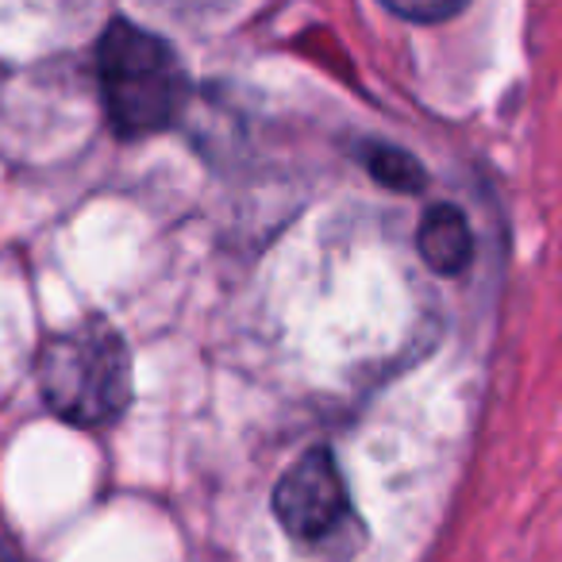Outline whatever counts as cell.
I'll return each mask as SVG.
<instances>
[{
    "instance_id": "6",
    "label": "cell",
    "mask_w": 562,
    "mask_h": 562,
    "mask_svg": "<svg viewBox=\"0 0 562 562\" xmlns=\"http://www.w3.org/2000/svg\"><path fill=\"white\" fill-rule=\"evenodd\" d=\"M385 12L405 20V24H443V20L459 16L462 4H451V0H431V4H424V0H408V4L385 0Z\"/></svg>"
},
{
    "instance_id": "7",
    "label": "cell",
    "mask_w": 562,
    "mask_h": 562,
    "mask_svg": "<svg viewBox=\"0 0 562 562\" xmlns=\"http://www.w3.org/2000/svg\"><path fill=\"white\" fill-rule=\"evenodd\" d=\"M0 562H24V559H20V551L9 543V539H0Z\"/></svg>"
},
{
    "instance_id": "3",
    "label": "cell",
    "mask_w": 562,
    "mask_h": 562,
    "mask_svg": "<svg viewBox=\"0 0 562 562\" xmlns=\"http://www.w3.org/2000/svg\"><path fill=\"white\" fill-rule=\"evenodd\" d=\"M273 516L297 543H328L351 520L344 474L328 447H313L281 474L273 490Z\"/></svg>"
},
{
    "instance_id": "2",
    "label": "cell",
    "mask_w": 562,
    "mask_h": 562,
    "mask_svg": "<svg viewBox=\"0 0 562 562\" xmlns=\"http://www.w3.org/2000/svg\"><path fill=\"white\" fill-rule=\"evenodd\" d=\"M97 78L109 124L124 139L166 132L189 101V78L178 50L155 32L112 20L97 43Z\"/></svg>"
},
{
    "instance_id": "4",
    "label": "cell",
    "mask_w": 562,
    "mask_h": 562,
    "mask_svg": "<svg viewBox=\"0 0 562 562\" xmlns=\"http://www.w3.org/2000/svg\"><path fill=\"white\" fill-rule=\"evenodd\" d=\"M416 243L424 262L439 273H462L474 258V235L454 204H431L416 227Z\"/></svg>"
},
{
    "instance_id": "1",
    "label": "cell",
    "mask_w": 562,
    "mask_h": 562,
    "mask_svg": "<svg viewBox=\"0 0 562 562\" xmlns=\"http://www.w3.org/2000/svg\"><path fill=\"white\" fill-rule=\"evenodd\" d=\"M40 390L55 416L78 428H109L132 405V355L104 316H86L40 351Z\"/></svg>"
},
{
    "instance_id": "5",
    "label": "cell",
    "mask_w": 562,
    "mask_h": 562,
    "mask_svg": "<svg viewBox=\"0 0 562 562\" xmlns=\"http://www.w3.org/2000/svg\"><path fill=\"white\" fill-rule=\"evenodd\" d=\"M367 170H370V178L382 181V186H390V189H397V193H416V189H424V181H428L424 166L416 162L408 150L382 147V143L367 147Z\"/></svg>"
}]
</instances>
